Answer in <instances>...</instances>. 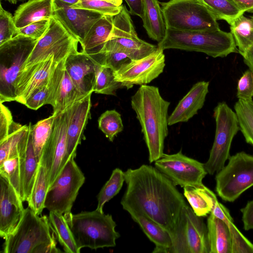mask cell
I'll return each instance as SVG.
<instances>
[{
    "mask_svg": "<svg viewBox=\"0 0 253 253\" xmlns=\"http://www.w3.org/2000/svg\"><path fill=\"white\" fill-rule=\"evenodd\" d=\"M55 114L40 120L31 125V133L35 154L38 163L41 159L45 146L51 135Z\"/></svg>",
    "mask_w": 253,
    "mask_h": 253,
    "instance_id": "obj_37",
    "label": "cell"
},
{
    "mask_svg": "<svg viewBox=\"0 0 253 253\" xmlns=\"http://www.w3.org/2000/svg\"><path fill=\"white\" fill-rule=\"evenodd\" d=\"M74 159L71 157L68 160L48 188L44 203L45 209L64 216L72 213L73 205L85 181L84 175Z\"/></svg>",
    "mask_w": 253,
    "mask_h": 253,
    "instance_id": "obj_11",
    "label": "cell"
},
{
    "mask_svg": "<svg viewBox=\"0 0 253 253\" xmlns=\"http://www.w3.org/2000/svg\"><path fill=\"white\" fill-rule=\"evenodd\" d=\"M20 176L23 192V201L28 202L36 178L39 165L30 133L19 152Z\"/></svg>",
    "mask_w": 253,
    "mask_h": 253,
    "instance_id": "obj_23",
    "label": "cell"
},
{
    "mask_svg": "<svg viewBox=\"0 0 253 253\" xmlns=\"http://www.w3.org/2000/svg\"><path fill=\"white\" fill-rule=\"evenodd\" d=\"M165 67L164 50L158 48L149 55L138 60H130L114 71L115 79L127 89L133 85L146 84L163 73Z\"/></svg>",
    "mask_w": 253,
    "mask_h": 253,
    "instance_id": "obj_16",
    "label": "cell"
},
{
    "mask_svg": "<svg viewBox=\"0 0 253 253\" xmlns=\"http://www.w3.org/2000/svg\"><path fill=\"white\" fill-rule=\"evenodd\" d=\"M143 26L151 39L158 43L165 38L167 28L158 0H142Z\"/></svg>",
    "mask_w": 253,
    "mask_h": 253,
    "instance_id": "obj_27",
    "label": "cell"
},
{
    "mask_svg": "<svg viewBox=\"0 0 253 253\" xmlns=\"http://www.w3.org/2000/svg\"><path fill=\"white\" fill-rule=\"evenodd\" d=\"M57 64L52 56L24 68L17 80L15 101L24 105L36 89L48 83Z\"/></svg>",
    "mask_w": 253,
    "mask_h": 253,
    "instance_id": "obj_18",
    "label": "cell"
},
{
    "mask_svg": "<svg viewBox=\"0 0 253 253\" xmlns=\"http://www.w3.org/2000/svg\"><path fill=\"white\" fill-rule=\"evenodd\" d=\"M241 55L243 57L244 63L249 69L253 71V44L251 45Z\"/></svg>",
    "mask_w": 253,
    "mask_h": 253,
    "instance_id": "obj_53",
    "label": "cell"
},
{
    "mask_svg": "<svg viewBox=\"0 0 253 253\" xmlns=\"http://www.w3.org/2000/svg\"><path fill=\"white\" fill-rule=\"evenodd\" d=\"M86 96L76 87L65 69L64 76L52 106L53 113L64 111Z\"/></svg>",
    "mask_w": 253,
    "mask_h": 253,
    "instance_id": "obj_35",
    "label": "cell"
},
{
    "mask_svg": "<svg viewBox=\"0 0 253 253\" xmlns=\"http://www.w3.org/2000/svg\"><path fill=\"white\" fill-rule=\"evenodd\" d=\"M169 105L155 86L141 85L131 97V106L141 126L150 163L164 154V142L169 133Z\"/></svg>",
    "mask_w": 253,
    "mask_h": 253,
    "instance_id": "obj_2",
    "label": "cell"
},
{
    "mask_svg": "<svg viewBox=\"0 0 253 253\" xmlns=\"http://www.w3.org/2000/svg\"><path fill=\"white\" fill-rule=\"evenodd\" d=\"M210 253H231V240L227 225L210 213L207 219Z\"/></svg>",
    "mask_w": 253,
    "mask_h": 253,
    "instance_id": "obj_30",
    "label": "cell"
},
{
    "mask_svg": "<svg viewBox=\"0 0 253 253\" xmlns=\"http://www.w3.org/2000/svg\"><path fill=\"white\" fill-rule=\"evenodd\" d=\"M209 84V82L200 81L192 86L169 117V126L187 122L198 113L204 105Z\"/></svg>",
    "mask_w": 253,
    "mask_h": 253,
    "instance_id": "obj_22",
    "label": "cell"
},
{
    "mask_svg": "<svg viewBox=\"0 0 253 253\" xmlns=\"http://www.w3.org/2000/svg\"><path fill=\"white\" fill-rule=\"evenodd\" d=\"M128 5L129 12L132 15L143 17V7L142 0H125Z\"/></svg>",
    "mask_w": 253,
    "mask_h": 253,
    "instance_id": "obj_51",
    "label": "cell"
},
{
    "mask_svg": "<svg viewBox=\"0 0 253 253\" xmlns=\"http://www.w3.org/2000/svg\"><path fill=\"white\" fill-rule=\"evenodd\" d=\"M244 229L246 230L253 229V200L249 201L245 207L241 209Z\"/></svg>",
    "mask_w": 253,
    "mask_h": 253,
    "instance_id": "obj_50",
    "label": "cell"
},
{
    "mask_svg": "<svg viewBox=\"0 0 253 253\" xmlns=\"http://www.w3.org/2000/svg\"><path fill=\"white\" fill-rule=\"evenodd\" d=\"M157 45L164 50L177 49L200 52L213 58L224 57L238 52L231 32L220 29L189 32L167 28L165 39Z\"/></svg>",
    "mask_w": 253,
    "mask_h": 253,
    "instance_id": "obj_5",
    "label": "cell"
},
{
    "mask_svg": "<svg viewBox=\"0 0 253 253\" xmlns=\"http://www.w3.org/2000/svg\"><path fill=\"white\" fill-rule=\"evenodd\" d=\"M168 253H210L207 226L187 205L182 209L171 234Z\"/></svg>",
    "mask_w": 253,
    "mask_h": 253,
    "instance_id": "obj_12",
    "label": "cell"
},
{
    "mask_svg": "<svg viewBox=\"0 0 253 253\" xmlns=\"http://www.w3.org/2000/svg\"><path fill=\"white\" fill-rule=\"evenodd\" d=\"M95 60L100 65L118 70L124 64L130 61L124 53L118 51H104L97 53Z\"/></svg>",
    "mask_w": 253,
    "mask_h": 253,
    "instance_id": "obj_46",
    "label": "cell"
},
{
    "mask_svg": "<svg viewBox=\"0 0 253 253\" xmlns=\"http://www.w3.org/2000/svg\"><path fill=\"white\" fill-rule=\"evenodd\" d=\"M243 13H253V0H231Z\"/></svg>",
    "mask_w": 253,
    "mask_h": 253,
    "instance_id": "obj_52",
    "label": "cell"
},
{
    "mask_svg": "<svg viewBox=\"0 0 253 253\" xmlns=\"http://www.w3.org/2000/svg\"><path fill=\"white\" fill-rule=\"evenodd\" d=\"M31 125V123L24 126L15 123L9 135L0 141V164L19 154L20 148L29 138Z\"/></svg>",
    "mask_w": 253,
    "mask_h": 253,
    "instance_id": "obj_32",
    "label": "cell"
},
{
    "mask_svg": "<svg viewBox=\"0 0 253 253\" xmlns=\"http://www.w3.org/2000/svg\"><path fill=\"white\" fill-rule=\"evenodd\" d=\"M127 212L149 240L155 245L152 253H168L172 244L171 236L169 231L141 213L132 211Z\"/></svg>",
    "mask_w": 253,
    "mask_h": 253,
    "instance_id": "obj_25",
    "label": "cell"
},
{
    "mask_svg": "<svg viewBox=\"0 0 253 253\" xmlns=\"http://www.w3.org/2000/svg\"><path fill=\"white\" fill-rule=\"evenodd\" d=\"M157 48L158 45L147 42L138 37L130 13L122 4L121 11L113 17L112 31L100 52L118 51L132 60L141 59Z\"/></svg>",
    "mask_w": 253,
    "mask_h": 253,
    "instance_id": "obj_8",
    "label": "cell"
},
{
    "mask_svg": "<svg viewBox=\"0 0 253 253\" xmlns=\"http://www.w3.org/2000/svg\"><path fill=\"white\" fill-rule=\"evenodd\" d=\"M126 188L121 199L123 209L140 212L173 232L187 205L173 182L155 167L142 165L125 172Z\"/></svg>",
    "mask_w": 253,
    "mask_h": 253,
    "instance_id": "obj_1",
    "label": "cell"
},
{
    "mask_svg": "<svg viewBox=\"0 0 253 253\" xmlns=\"http://www.w3.org/2000/svg\"><path fill=\"white\" fill-rule=\"evenodd\" d=\"M65 59L57 63L48 83L36 89L24 105L37 110L46 104L54 105L65 72Z\"/></svg>",
    "mask_w": 253,
    "mask_h": 253,
    "instance_id": "obj_24",
    "label": "cell"
},
{
    "mask_svg": "<svg viewBox=\"0 0 253 253\" xmlns=\"http://www.w3.org/2000/svg\"><path fill=\"white\" fill-rule=\"evenodd\" d=\"M98 127L111 142L124 129L121 114L116 110H107L98 120Z\"/></svg>",
    "mask_w": 253,
    "mask_h": 253,
    "instance_id": "obj_43",
    "label": "cell"
},
{
    "mask_svg": "<svg viewBox=\"0 0 253 253\" xmlns=\"http://www.w3.org/2000/svg\"><path fill=\"white\" fill-rule=\"evenodd\" d=\"M155 168L170 179L175 185L201 187L208 174L203 164L188 157L180 150L173 154H164L155 162Z\"/></svg>",
    "mask_w": 253,
    "mask_h": 253,
    "instance_id": "obj_14",
    "label": "cell"
},
{
    "mask_svg": "<svg viewBox=\"0 0 253 253\" xmlns=\"http://www.w3.org/2000/svg\"><path fill=\"white\" fill-rule=\"evenodd\" d=\"M114 4L115 5L120 6L122 5L123 0H101Z\"/></svg>",
    "mask_w": 253,
    "mask_h": 253,
    "instance_id": "obj_54",
    "label": "cell"
},
{
    "mask_svg": "<svg viewBox=\"0 0 253 253\" xmlns=\"http://www.w3.org/2000/svg\"><path fill=\"white\" fill-rule=\"evenodd\" d=\"M238 52L241 55L253 44V20L241 14L229 24Z\"/></svg>",
    "mask_w": 253,
    "mask_h": 253,
    "instance_id": "obj_34",
    "label": "cell"
},
{
    "mask_svg": "<svg viewBox=\"0 0 253 253\" xmlns=\"http://www.w3.org/2000/svg\"><path fill=\"white\" fill-rule=\"evenodd\" d=\"M124 182L125 172L119 168L114 169L110 178L102 187L97 195L98 203L96 209L103 211L104 205L119 193Z\"/></svg>",
    "mask_w": 253,
    "mask_h": 253,
    "instance_id": "obj_40",
    "label": "cell"
},
{
    "mask_svg": "<svg viewBox=\"0 0 253 253\" xmlns=\"http://www.w3.org/2000/svg\"><path fill=\"white\" fill-rule=\"evenodd\" d=\"M53 17L80 42L103 15L93 11L73 8L67 3L53 0Z\"/></svg>",
    "mask_w": 253,
    "mask_h": 253,
    "instance_id": "obj_17",
    "label": "cell"
},
{
    "mask_svg": "<svg viewBox=\"0 0 253 253\" xmlns=\"http://www.w3.org/2000/svg\"><path fill=\"white\" fill-rule=\"evenodd\" d=\"M47 190V172L45 168L39 164L33 189L27 202L28 206L39 215L45 209L44 203Z\"/></svg>",
    "mask_w": 253,
    "mask_h": 253,
    "instance_id": "obj_36",
    "label": "cell"
},
{
    "mask_svg": "<svg viewBox=\"0 0 253 253\" xmlns=\"http://www.w3.org/2000/svg\"><path fill=\"white\" fill-rule=\"evenodd\" d=\"M53 0H29L20 4L15 11L13 18L18 29L44 18L53 17Z\"/></svg>",
    "mask_w": 253,
    "mask_h": 253,
    "instance_id": "obj_26",
    "label": "cell"
},
{
    "mask_svg": "<svg viewBox=\"0 0 253 253\" xmlns=\"http://www.w3.org/2000/svg\"><path fill=\"white\" fill-rule=\"evenodd\" d=\"M70 4L71 5L76 3L79 0H58Z\"/></svg>",
    "mask_w": 253,
    "mask_h": 253,
    "instance_id": "obj_55",
    "label": "cell"
},
{
    "mask_svg": "<svg viewBox=\"0 0 253 253\" xmlns=\"http://www.w3.org/2000/svg\"><path fill=\"white\" fill-rule=\"evenodd\" d=\"M13 16L0 4V45L18 35Z\"/></svg>",
    "mask_w": 253,
    "mask_h": 253,
    "instance_id": "obj_45",
    "label": "cell"
},
{
    "mask_svg": "<svg viewBox=\"0 0 253 253\" xmlns=\"http://www.w3.org/2000/svg\"><path fill=\"white\" fill-rule=\"evenodd\" d=\"M79 41L56 19H50L49 26L39 39L25 65L27 68L53 56L57 63L69 55L78 52Z\"/></svg>",
    "mask_w": 253,
    "mask_h": 253,
    "instance_id": "obj_13",
    "label": "cell"
},
{
    "mask_svg": "<svg viewBox=\"0 0 253 253\" xmlns=\"http://www.w3.org/2000/svg\"><path fill=\"white\" fill-rule=\"evenodd\" d=\"M14 123L10 110L0 103V141L9 135Z\"/></svg>",
    "mask_w": 253,
    "mask_h": 253,
    "instance_id": "obj_49",
    "label": "cell"
},
{
    "mask_svg": "<svg viewBox=\"0 0 253 253\" xmlns=\"http://www.w3.org/2000/svg\"><path fill=\"white\" fill-rule=\"evenodd\" d=\"M216 18L229 24L235 18L244 14L231 0H199Z\"/></svg>",
    "mask_w": 253,
    "mask_h": 253,
    "instance_id": "obj_41",
    "label": "cell"
},
{
    "mask_svg": "<svg viewBox=\"0 0 253 253\" xmlns=\"http://www.w3.org/2000/svg\"><path fill=\"white\" fill-rule=\"evenodd\" d=\"M91 94L68 107L67 129V153L70 159L76 157L78 146L84 137V130L90 119Z\"/></svg>",
    "mask_w": 253,
    "mask_h": 253,
    "instance_id": "obj_21",
    "label": "cell"
},
{
    "mask_svg": "<svg viewBox=\"0 0 253 253\" xmlns=\"http://www.w3.org/2000/svg\"><path fill=\"white\" fill-rule=\"evenodd\" d=\"M38 41L20 34L0 45V103L15 100L17 80Z\"/></svg>",
    "mask_w": 253,
    "mask_h": 253,
    "instance_id": "obj_6",
    "label": "cell"
},
{
    "mask_svg": "<svg viewBox=\"0 0 253 253\" xmlns=\"http://www.w3.org/2000/svg\"><path fill=\"white\" fill-rule=\"evenodd\" d=\"M23 202L11 184L0 176V236L3 239L21 220L25 211Z\"/></svg>",
    "mask_w": 253,
    "mask_h": 253,
    "instance_id": "obj_19",
    "label": "cell"
},
{
    "mask_svg": "<svg viewBox=\"0 0 253 253\" xmlns=\"http://www.w3.org/2000/svg\"><path fill=\"white\" fill-rule=\"evenodd\" d=\"M50 228L56 239L67 253H79L69 225L63 214L49 211L48 216Z\"/></svg>",
    "mask_w": 253,
    "mask_h": 253,
    "instance_id": "obj_33",
    "label": "cell"
},
{
    "mask_svg": "<svg viewBox=\"0 0 253 253\" xmlns=\"http://www.w3.org/2000/svg\"><path fill=\"white\" fill-rule=\"evenodd\" d=\"M183 189L184 196L197 216H205L211 212L217 199L212 191L205 185L198 188L187 186Z\"/></svg>",
    "mask_w": 253,
    "mask_h": 253,
    "instance_id": "obj_31",
    "label": "cell"
},
{
    "mask_svg": "<svg viewBox=\"0 0 253 253\" xmlns=\"http://www.w3.org/2000/svg\"><path fill=\"white\" fill-rule=\"evenodd\" d=\"M211 213L222 220L228 226L231 240V253H253V244L247 239L234 223L229 210L217 199Z\"/></svg>",
    "mask_w": 253,
    "mask_h": 253,
    "instance_id": "obj_29",
    "label": "cell"
},
{
    "mask_svg": "<svg viewBox=\"0 0 253 253\" xmlns=\"http://www.w3.org/2000/svg\"><path fill=\"white\" fill-rule=\"evenodd\" d=\"M160 4L168 29L189 32L220 29L216 18L199 0H170Z\"/></svg>",
    "mask_w": 253,
    "mask_h": 253,
    "instance_id": "obj_7",
    "label": "cell"
},
{
    "mask_svg": "<svg viewBox=\"0 0 253 253\" xmlns=\"http://www.w3.org/2000/svg\"><path fill=\"white\" fill-rule=\"evenodd\" d=\"M234 110L246 141L253 145V100H238Z\"/></svg>",
    "mask_w": 253,
    "mask_h": 253,
    "instance_id": "obj_39",
    "label": "cell"
},
{
    "mask_svg": "<svg viewBox=\"0 0 253 253\" xmlns=\"http://www.w3.org/2000/svg\"><path fill=\"white\" fill-rule=\"evenodd\" d=\"M113 17L102 16L89 30L80 42L81 51L93 55L100 52L113 28Z\"/></svg>",
    "mask_w": 253,
    "mask_h": 253,
    "instance_id": "obj_28",
    "label": "cell"
},
{
    "mask_svg": "<svg viewBox=\"0 0 253 253\" xmlns=\"http://www.w3.org/2000/svg\"><path fill=\"white\" fill-rule=\"evenodd\" d=\"M98 65L92 56L78 51L66 58L65 69L76 87L87 95L93 92Z\"/></svg>",
    "mask_w": 253,
    "mask_h": 253,
    "instance_id": "obj_20",
    "label": "cell"
},
{
    "mask_svg": "<svg viewBox=\"0 0 253 253\" xmlns=\"http://www.w3.org/2000/svg\"><path fill=\"white\" fill-rule=\"evenodd\" d=\"M251 18L253 19V15L251 17Z\"/></svg>",
    "mask_w": 253,
    "mask_h": 253,
    "instance_id": "obj_57",
    "label": "cell"
},
{
    "mask_svg": "<svg viewBox=\"0 0 253 253\" xmlns=\"http://www.w3.org/2000/svg\"><path fill=\"white\" fill-rule=\"evenodd\" d=\"M237 97L238 100H251L253 97V71H246L238 81Z\"/></svg>",
    "mask_w": 253,
    "mask_h": 253,
    "instance_id": "obj_47",
    "label": "cell"
},
{
    "mask_svg": "<svg viewBox=\"0 0 253 253\" xmlns=\"http://www.w3.org/2000/svg\"><path fill=\"white\" fill-rule=\"evenodd\" d=\"M5 1H8L11 4H16L19 1H23L25 0H4Z\"/></svg>",
    "mask_w": 253,
    "mask_h": 253,
    "instance_id": "obj_56",
    "label": "cell"
},
{
    "mask_svg": "<svg viewBox=\"0 0 253 253\" xmlns=\"http://www.w3.org/2000/svg\"><path fill=\"white\" fill-rule=\"evenodd\" d=\"M216 128L214 141L208 161L204 164L208 173L213 175L221 170L230 157L233 138L240 130L237 115L224 102H219L213 110Z\"/></svg>",
    "mask_w": 253,
    "mask_h": 253,
    "instance_id": "obj_9",
    "label": "cell"
},
{
    "mask_svg": "<svg viewBox=\"0 0 253 253\" xmlns=\"http://www.w3.org/2000/svg\"><path fill=\"white\" fill-rule=\"evenodd\" d=\"M124 87H125L124 84L115 79L114 71L112 69L98 63L93 92L116 95V91Z\"/></svg>",
    "mask_w": 253,
    "mask_h": 253,
    "instance_id": "obj_38",
    "label": "cell"
},
{
    "mask_svg": "<svg viewBox=\"0 0 253 253\" xmlns=\"http://www.w3.org/2000/svg\"><path fill=\"white\" fill-rule=\"evenodd\" d=\"M0 176L11 184L23 201L19 154L9 157L0 164Z\"/></svg>",
    "mask_w": 253,
    "mask_h": 253,
    "instance_id": "obj_42",
    "label": "cell"
},
{
    "mask_svg": "<svg viewBox=\"0 0 253 253\" xmlns=\"http://www.w3.org/2000/svg\"><path fill=\"white\" fill-rule=\"evenodd\" d=\"M78 249L113 247L120 236L112 216L96 209L64 216Z\"/></svg>",
    "mask_w": 253,
    "mask_h": 253,
    "instance_id": "obj_4",
    "label": "cell"
},
{
    "mask_svg": "<svg viewBox=\"0 0 253 253\" xmlns=\"http://www.w3.org/2000/svg\"><path fill=\"white\" fill-rule=\"evenodd\" d=\"M50 19L44 18L18 29V35H23L39 40L46 32L49 26Z\"/></svg>",
    "mask_w": 253,
    "mask_h": 253,
    "instance_id": "obj_48",
    "label": "cell"
},
{
    "mask_svg": "<svg viewBox=\"0 0 253 253\" xmlns=\"http://www.w3.org/2000/svg\"><path fill=\"white\" fill-rule=\"evenodd\" d=\"M228 160L216 173L215 190L223 201L233 202L253 186V156L242 151Z\"/></svg>",
    "mask_w": 253,
    "mask_h": 253,
    "instance_id": "obj_10",
    "label": "cell"
},
{
    "mask_svg": "<svg viewBox=\"0 0 253 253\" xmlns=\"http://www.w3.org/2000/svg\"><path fill=\"white\" fill-rule=\"evenodd\" d=\"M71 7L93 11L103 16L114 17L121 11L122 5L118 6L101 0H79Z\"/></svg>",
    "mask_w": 253,
    "mask_h": 253,
    "instance_id": "obj_44",
    "label": "cell"
},
{
    "mask_svg": "<svg viewBox=\"0 0 253 253\" xmlns=\"http://www.w3.org/2000/svg\"><path fill=\"white\" fill-rule=\"evenodd\" d=\"M56 237L48 216H40L29 206L14 231L4 240L3 253H57Z\"/></svg>",
    "mask_w": 253,
    "mask_h": 253,
    "instance_id": "obj_3",
    "label": "cell"
},
{
    "mask_svg": "<svg viewBox=\"0 0 253 253\" xmlns=\"http://www.w3.org/2000/svg\"><path fill=\"white\" fill-rule=\"evenodd\" d=\"M55 114L51 135L45 146L39 164L46 169L48 189L59 174L69 159L67 153V129L69 120L68 107Z\"/></svg>",
    "mask_w": 253,
    "mask_h": 253,
    "instance_id": "obj_15",
    "label": "cell"
}]
</instances>
